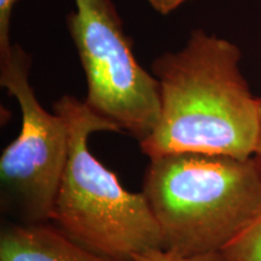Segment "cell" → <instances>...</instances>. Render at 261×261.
<instances>
[{
  "label": "cell",
  "mask_w": 261,
  "mask_h": 261,
  "mask_svg": "<svg viewBox=\"0 0 261 261\" xmlns=\"http://www.w3.org/2000/svg\"><path fill=\"white\" fill-rule=\"evenodd\" d=\"M132 261H223L220 253L203 254V255L181 256L165 249H151L138 254Z\"/></svg>",
  "instance_id": "cell-8"
},
{
  "label": "cell",
  "mask_w": 261,
  "mask_h": 261,
  "mask_svg": "<svg viewBox=\"0 0 261 261\" xmlns=\"http://www.w3.org/2000/svg\"><path fill=\"white\" fill-rule=\"evenodd\" d=\"M67 23L87 81L86 106L142 143L161 113L159 81L137 62L113 0H74Z\"/></svg>",
  "instance_id": "cell-4"
},
{
  "label": "cell",
  "mask_w": 261,
  "mask_h": 261,
  "mask_svg": "<svg viewBox=\"0 0 261 261\" xmlns=\"http://www.w3.org/2000/svg\"><path fill=\"white\" fill-rule=\"evenodd\" d=\"M69 127V151L50 223L92 252L132 261L138 254L162 249L159 225L143 192H129L116 174L89 149L94 132H119L70 94L54 104Z\"/></svg>",
  "instance_id": "cell-3"
},
{
  "label": "cell",
  "mask_w": 261,
  "mask_h": 261,
  "mask_svg": "<svg viewBox=\"0 0 261 261\" xmlns=\"http://www.w3.org/2000/svg\"><path fill=\"white\" fill-rule=\"evenodd\" d=\"M0 261L123 260L87 249L51 223H8L0 233Z\"/></svg>",
  "instance_id": "cell-6"
},
{
  "label": "cell",
  "mask_w": 261,
  "mask_h": 261,
  "mask_svg": "<svg viewBox=\"0 0 261 261\" xmlns=\"http://www.w3.org/2000/svg\"><path fill=\"white\" fill-rule=\"evenodd\" d=\"M259 109H260V130H259V138H257V144L255 148V152H254L253 159L255 161L257 168L261 172V98H259Z\"/></svg>",
  "instance_id": "cell-11"
},
{
  "label": "cell",
  "mask_w": 261,
  "mask_h": 261,
  "mask_svg": "<svg viewBox=\"0 0 261 261\" xmlns=\"http://www.w3.org/2000/svg\"><path fill=\"white\" fill-rule=\"evenodd\" d=\"M185 2H188V0H149L152 9L161 15H167L169 12L174 11Z\"/></svg>",
  "instance_id": "cell-10"
},
{
  "label": "cell",
  "mask_w": 261,
  "mask_h": 261,
  "mask_svg": "<svg viewBox=\"0 0 261 261\" xmlns=\"http://www.w3.org/2000/svg\"><path fill=\"white\" fill-rule=\"evenodd\" d=\"M220 254L223 261H261V215Z\"/></svg>",
  "instance_id": "cell-7"
},
{
  "label": "cell",
  "mask_w": 261,
  "mask_h": 261,
  "mask_svg": "<svg viewBox=\"0 0 261 261\" xmlns=\"http://www.w3.org/2000/svg\"><path fill=\"white\" fill-rule=\"evenodd\" d=\"M32 60L12 45L0 57V85L15 97L22 114L19 135L0 158L2 212L16 224L50 223L69 151V127L39 103L29 84Z\"/></svg>",
  "instance_id": "cell-5"
},
{
  "label": "cell",
  "mask_w": 261,
  "mask_h": 261,
  "mask_svg": "<svg viewBox=\"0 0 261 261\" xmlns=\"http://www.w3.org/2000/svg\"><path fill=\"white\" fill-rule=\"evenodd\" d=\"M17 0H0V57H4L11 50L10 42V21L12 10Z\"/></svg>",
  "instance_id": "cell-9"
},
{
  "label": "cell",
  "mask_w": 261,
  "mask_h": 261,
  "mask_svg": "<svg viewBox=\"0 0 261 261\" xmlns=\"http://www.w3.org/2000/svg\"><path fill=\"white\" fill-rule=\"evenodd\" d=\"M143 194L162 249L220 253L261 215V172L253 158L180 152L150 158Z\"/></svg>",
  "instance_id": "cell-2"
},
{
  "label": "cell",
  "mask_w": 261,
  "mask_h": 261,
  "mask_svg": "<svg viewBox=\"0 0 261 261\" xmlns=\"http://www.w3.org/2000/svg\"><path fill=\"white\" fill-rule=\"evenodd\" d=\"M236 45L194 29L185 46L152 64L161 113L155 129L139 143L148 158L198 152L248 160L260 130L259 98L240 70Z\"/></svg>",
  "instance_id": "cell-1"
}]
</instances>
